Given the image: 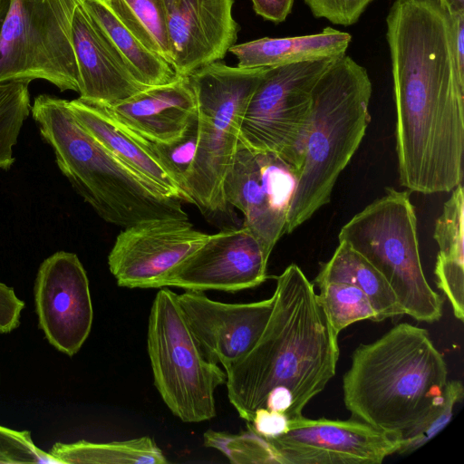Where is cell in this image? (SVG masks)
Listing matches in <instances>:
<instances>
[{
  "mask_svg": "<svg viewBox=\"0 0 464 464\" xmlns=\"http://www.w3.org/2000/svg\"><path fill=\"white\" fill-rule=\"evenodd\" d=\"M402 187L421 194L462 184L464 78L453 15L442 0H395L386 17Z\"/></svg>",
  "mask_w": 464,
  "mask_h": 464,
  "instance_id": "1",
  "label": "cell"
},
{
  "mask_svg": "<svg viewBox=\"0 0 464 464\" xmlns=\"http://www.w3.org/2000/svg\"><path fill=\"white\" fill-rule=\"evenodd\" d=\"M269 320L248 354L227 372L230 403L250 422L256 411L285 423L335 375L338 334L321 306L314 283L295 264L276 277Z\"/></svg>",
  "mask_w": 464,
  "mask_h": 464,
  "instance_id": "2",
  "label": "cell"
},
{
  "mask_svg": "<svg viewBox=\"0 0 464 464\" xmlns=\"http://www.w3.org/2000/svg\"><path fill=\"white\" fill-rule=\"evenodd\" d=\"M447 382L445 359L429 332L401 323L354 350L343 402L353 418L399 438L443 401Z\"/></svg>",
  "mask_w": 464,
  "mask_h": 464,
  "instance_id": "3",
  "label": "cell"
},
{
  "mask_svg": "<svg viewBox=\"0 0 464 464\" xmlns=\"http://www.w3.org/2000/svg\"><path fill=\"white\" fill-rule=\"evenodd\" d=\"M31 114L61 172L106 222L121 227L156 218L188 219L182 200L162 195L75 120L66 100L36 96Z\"/></svg>",
  "mask_w": 464,
  "mask_h": 464,
  "instance_id": "4",
  "label": "cell"
},
{
  "mask_svg": "<svg viewBox=\"0 0 464 464\" xmlns=\"http://www.w3.org/2000/svg\"><path fill=\"white\" fill-rule=\"evenodd\" d=\"M372 92L366 69L346 53L335 58L317 81L286 234L330 202L337 179L358 150L371 121Z\"/></svg>",
  "mask_w": 464,
  "mask_h": 464,
  "instance_id": "5",
  "label": "cell"
},
{
  "mask_svg": "<svg viewBox=\"0 0 464 464\" xmlns=\"http://www.w3.org/2000/svg\"><path fill=\"white\" fill-rule=\"evenodd\" d=\"M266 69L234 67L218 61L187 76L197 102L198 132L185 192L205 215L231 216L224 182L247 104Z\"/></svg>",
  "mask_w": 464,
  "mask_h": 464,
  "instance_id": "6",
  "label": "cell"
},
{
  "mask_svg": "<svg viewBox=\"0 0 464 464\" xmlns=\"http://www.w3.org/2000/svg\"><path fill=\"white\" fill-rule=\"evenodd\" d=\"M338 239L384 276L405 314L424 323L440 320L444 299L424 275L417 218L407 191L388 188L342 227Z\"/></svg>",
  "mask_w": 464,
  "mask_h": 464,
  "instance_id": "7",
  "label": "cell"
},
{
  "mask_svg": "<svg viewBox=\"0 0 464 464\" xmlns=\"http://www.w3.org/2000/svg\"><path fill=\"white\" fill-rule=\"evenodd\" d=\"M147 350L154 385L174 416L196 423L216 416L215 391L227 373L209 361L191 333L177 294L160 287L151 304Z\"/></svg>",
  "mask_w": 464,
  "mask_h": 464,
  "instance_id": "8",
  "label": "cell"
},
{
  "mask_svg": "<svg viewBox=\"0 0 464 464\" xmlns=\"http://www.w3.org/2000/svg\"><path fill=\"white\" fill-rule=\"evenodd\" d=\"M77 0H11L0 29V83L44 80L79 92L72 19Z\"/></svg>",
  "mask_w": 464,
  "mask_h": 464,
  "instance_id": "9",
  "label": "cell"
},
{
  "mask_svg": "<svg viewBox=\"0 0 464 464\" xmlns=\"http://www.w3.org/2000/svg\"><path fill=\"white\" fill-rule=\"evenodd\" d=\"M335 58L267 68L247 104L239 140L254 150L277 155L297 178L311 121L314 89Z\"/></svg>",
  "mask_w": 464,
  "mask_h": 464,
  "instance_id": "10",
  "label": "cell"
},
{
  "mask_svg": "<svg viewBox=\"0 0 464 464\" xmlns=\"http://www.w3.org/2000/svg\"><path fill=\"white\" fill-rule=\"evenodd\" d=\"M296 185L293 169L277 155L238 141L224 182L227 204L244 215L247 227L270 256L285 234L287 213Z\"/></svg>",
  "mask_w": 464,
  "mask_h": 464,
  "instance_id": "11",
  "label": "cell"
},
{
  "mask_svg": "<svg viewBox=\"0 0 464 464\" xmlns=\"http://www.w3.org/2000/svg\"><path fill=\"white\" fill-rule=\"evenodd\" d=\"M263 438L278 464H380L399 447L398 438L356 419L301 416L282 433Z\"/></svg>",
  "mask_w": 464,
  "mask_h": 464,
  "instance_id": "12",
  "label": "cell"
},
{
  "mask_svg": "<svg viewBox=\"0 0 464 464\" xmlns=\"http://www.w3.org/2000/svg\"><path fill=\"white\" fill-rule=\"evenodd\" d=\"M34 294L39 327L50 344L68 356L77 353L93 320L89 280L77 255L58 251L44 259Z\"/></svg>",
  "mask_w": 464,
  "mask_h": 464,
  "instance_id": "13",
  "label": "cell"
},
{
  "mask_svg": "<svg viewBox=\"0 0 464 464\" xmlns=\"http://www.w3.org/2000/svg\"><path fill=\"white\" fill-rule=\"evenodd\" d=\"M209 237L188 219L156 218L135 223L117 236L108 256L118 285L158 288L160 279Z\"/></svg>",
  "mask_w": 464,
  "mask_h": 464,
  "instance_id": "14",
  "label": "cell"
},
{
  "mask_svg": "<svg viewBox=\"0 0 464 464\" xmlns=\"http://www.w3.org/2000/svg\"><path fill=\"white\" fill-rule=\"evenodd\" d=\"M268 259L247 227L227 228L209 235L160 279L158 288L229 293L254 288L266 281Z\"/></svg>",
  "mask_w": 464,
  "mask_h": 464,
  "instance_id": "15",
  "label": "cell"
},
{
  "mask_svg": "<svg viewBox=\"0 0 464 464\" xmlns=\"http://www.w3.org/2000/svg\"><path fill=\"white\" fill-rule=\"evenodd\" d=\"M177 300L204 354L226 373L256 345L274 304L273 295L257 302L223 303L196 290L177 294Z\"/></svg>",
  "mask_w": 464,
  "mask_h": 464,
  "instance_id": "16",
  "label": "cell"
},
{
  "mask_svg": "<svg viewBox=\"0 0 464 464\" xmlns=\"http://www.w3.org/2000/svg\"><path fill=\"white\" fill-rule=\"evenodd\" d=\"M178 75L221 61L236 44L239 26L232 14L234 0H162Z\"/></svg>",
  "mask_w": 464,
  "mask_h": 464,
  "instance_id": "17",
  "label": "cell"
},
{
  "mask_svg": "<svg viewBox=\"0 0 464 464\" xmlns=\"http://www.w3.org/2000/svg\"><path fill=\"white\" fill-rule=\"evenodd\" d=\"M72 37L79 99L110 108L147 88L136 80L78 2L72 19Z\"/></svg>",
  "mask_w": 464,
  "mask_h": 464,
  "instance_id": "18",
  "label": "cell"
},
{
  "mask_svg": "<svg viewBox=\"0 0 464 464\" xmlns=\"http://www.w3.org/2000/svg\"><path fill=\"white\" fill-rule=\"evenodd\" d=\"M106 109L120 124L150 142L179 138L198 112L187 76L147 87Z\"/></svg>",
  "mask_w": 464,
  "mask_h": 464,
  "instance_id": "19",
  "label": "cell"
},
{
  "mask_svg": "<svg viewBox=\"0 0 464 464\" xmlns=\"http://www.w3.org/2000/svg\"><path fill=\"white\" fill-rule=\"evenodd\" d=\"M79 124L111 153L135 171L162 195L190 203L164 169L146 140L120 124L106 108L81 99L66 100Z\"/></svg>",
  "mask_w": 464,
  "mask_h": 464,
  "instance_id": "20",
  "label": "cell"
},
{
  "mask_svg": "<svg viewBox=\"0 0 464 464\" xmlns=\"http://www.w3.org/2000/svg\"><path fill=\"white\" fill-rule=\"evenodd\" d=\"M350 34L333 27L322 32L282 38L263 37L236 44L228 50L240 68H273L301 62L338 57L346 53Z\"/></svg>",
  "mask_w": 464,
  "mask_h": 464,
  "instance_id": "21",
  "label": "cell"
},
{
  "mask_svg": "<svg viewBox=\"0 0 464 464\" xmlns=\"http://www.w3.org/2000/svg\"><path fill=\"white\" fill-rule=\"evenodd\" d=\"M434 239L439 253L434 268L437 286L449 299L454 316L464 320V190H451L437 218Z\"/></svg>",
  "mask_w": 464,
  "mask_h": 464,
  "instance_id": "22",
  "label": "cell"
},
{
  "mask_svg": "<svg viewBox=\"0 0 464 464\" xmlns=\"http://www.w3.org/2000/svg\"><path fill=\"white\" fill-rule=\"evenodd\" d=\"M77 2L141 84L147 87L166 84L179 76L168 62L136 39L104 0Z\"/></svg>",
  "mask_w": 464,
  "mask_h": 464,
  "instance_id": "23",
  "label": "cell"
},
{
  "mask_svg": "<svg viewBox=\"0 0 464 464\" xmlns=\"http://www.w3.org/2000/svg\"><path fill=\"white\" fill-rule=\"evenodd\" d=\"M327 282L350 284L362 291L373 306L378 322L405 314L384 276L344 241H339L334 255L321 265L314 278L317 285Z\"/></svg>",
  "mask_w": 464,
  "mask_h": 464,
  "instance_id": "24",
  "label": "cell"
},
{
  "mask_svg": "<svg viewBox=\"0 0 464 464\" xmlns=\"http://www.w3.org/2000/svg\"><path fill=\"white\" fill-rule=\"evenodd\" d=\"M49 453L60 464H166L168 460L150 437L111 442L79 440L55 443Z\"/></svg>",
  "mask_w": 464,
  "mask_h": 464,
  "instance_id": "25",
  "label": "cell"
},
{
  "mask_svg": "<svg viewBox=\"0 0 464 464\" xmlns=\"http://www.w3.org/2000/svg\"><path fill=\"white\" fill-rule=\"evenodd\" d=\"M104 2L142 45L171 65L172 58L162 0Z\"/></svg>",
  "mask_w": 464,
  "mask_h": 464,
  "instance_id": "26",
  "label": "cell"
},
{
  "mask_svg": "<svg viewBox=\"0 0 464 464\" xmlns=\"http://www.w3.org/2000/svg\"><path fill=\"white\" fill-rule=\"evenodd\" d=\"M318 301L334 331L339 334L353 323L378 322L377 314L366 295L353 285L327 282L318 285Z\"/></svg>",
  "mask_w": 464,
  "mask_h": 464,
  "instance_id": "27",
  "label": "cell"
},
{
  "mask_svg": "<svg viewBox=\"0 0 464 464\" xmlns=\"http://www.w3.org/2000/svg\"><path fill=\"white\" fill-rule=\"evenodd\" d=\"M29 82L0 83V169L9 170L15 161L13 147L31 113Z\"/></svg>",
  "mask_w": 464,
  "mask_h": 464,
  "instance_id": "28",
  "label": "cell"
},
{
  "mask_svg": "<svg viewBox=\"0 0 464 464\" xmlns=\"http://www.w3.org/2000/svg\"><path fill=\"white\" fill-rule=\"evenodd\" d=\"M463 395L464 388L460 381H448L443 401L421 421L398 438L399 447L396 453H412L440 432L451 420L455 405L463 399Z\"/></svg>",
  "mask_w": 464,
  "mask_h": 464,
  "instance_id": "29",
  "label": "cell"
},
{
  "mask_svg": "<svg viewBox=\"0 0 464 464\" xmlns=\"http://www.w3.org/2000/svg\"><path fill=\"white\" fill-rule=\"evenodd\" d=\"M198 132V120L197 112L184 132L174 140L169 142H150L147 140L156 158L185 194V185L196 156Z\"/></svg>",
  "mask_w": 464,
  "mask_h": 464,
  "instance_id": "30",
  "label": "cell"
},
{
  "mask_svg": "<svg viewBox=\"0 0 464 464\" xmlns=\"http://www.w3.org/2000/svg\"><path fill=\"white\" fill-rule=\"evenodd\" d=\"M204 444L224 453L232 463H276L266 440L248 429L239 434L208 430Z\"/></svg>",
  "mask_w": 464,
  "mask_h": 464,
  "instance_id": "31",
  "label": "cell"
},
{
  "mask_svg": "<svg viewBox=\"0 0 464 464\" xmlns=\"http://www.w3.org/2000/svg\"><path fill=\"white\" fill-rule=\"evenodd\" d=\"M0 463L60 464L49 452L39 449L28 430H15L0 425Z\"/></svg>",
  "mask_w": 464,
  "mask_h": 464,
  "instance_id": "32",
  "label": "cell"
},
{
  "mask_svg": "<svg viewBox=\"0 0 464 464\" xmlns=\"http://www.w3.org/2000/svg\"><path fill=\"white\" fill-rule=\"evenodd\" d=\"M374 0H304L312 14L334 24L349 26L358 22Z\"/></svg>",
  "mask_w": 464,
  "mask_h": 464,
  "instance_id": "33",
  "label": "cell"
},
{
  "mask_svg": "<svg viewBox=\"0 0 464 464\" xmlns=\"http://www.w3.org/2000/svg\"><path fill=\"white\" fill-rule=\"evenodd\" d=\"M24 302L14 289L0 282V334H8L18 327Z\"/></svg>",
  "mask_w": 464,
  "mask_h": 464,
  "instance_id": "34",
  "label": "cell"
},
{
  "mask_svg": "<svg viewBox=\"0 0 464 464\" xmlns=\"http://www.w3.org/2000/svg\"><path fill=\"white\" fill-rule=\"evenodd\" d=\"M256 14L265 20L279 24L290 14L294 0H251Z\"/></svg>",
  "mask_w": 464,
  "mask_h": 464,
  "instance_id": "35",
  "label": "cell"
},
{
  "mask_svg": "<svg viewBox=\"0 0 464 464\" xmlns=\"http://www.w3.org/2000/svg\"><path fill=\"white\" fill-rule=\"evenodd\" d=\"M453 15L455 55L459 72L464 78V12Z\"/></svg>",
  "mask_w": 464,
  "mask_h": 464,
  "instance_id": "36",
  "label": "cell"
},
{
  "mask_svg": "<svg viewBox=\"0 0 464 464\" xmlns=\"http://www.w3.org/2000/svg\"><path fill=\"white\" fill-rule=\"evenodd\" d=\"M451 14L464 12V0H442Z\"/></svg>",
  "mask_w": 464,
  "mask_h": 464,
  "instance_id": "37",
  "label": "cell"
},
{
  "mask_svg": "<svg viewBox=\"0 0 464 464\" xmlns=\"http://www.w3.org/2000/svg\"><path fill=\"white\" fill-rule=\"evenodd\" d=\"M11 0H0V29L9 10Z\"/></svg>",
  "mask_w": 464,
  "mask_h": 464,
  "instance_id": "38",
  "label": "cell"
}]
</instances>
